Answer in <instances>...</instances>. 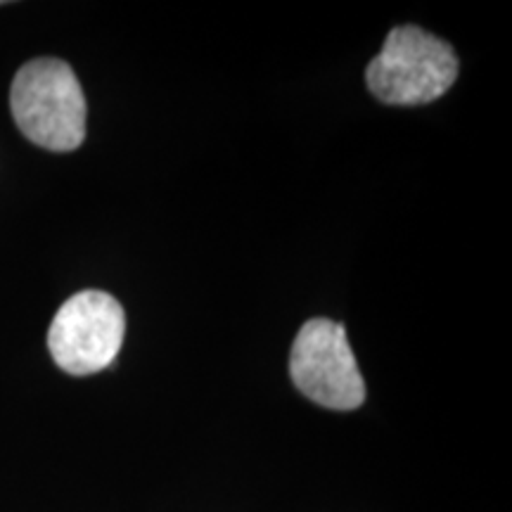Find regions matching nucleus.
<instances>
[{"instance_id":"1","label":"nucleus","mask_w":512,"mask_h":512,"mask_svg":"<svg viewBox=\"0 0 512 512\" xmlns=\"http://www.w3.org/2000/svg\"><path fill=\"white\" fill-rule=\"evenodd\" d=\"M19 131L50 152H72L86 138V98L74 69L55 57H38L19 69L10 88Z\"/></svg>"},{"instance_id":"2","label":"nucleus","mask_w":512,"mask_h":512,"mask_svg":"<svg viewBox=\"0 0 512 512\" xmlns=\"http://www.w3.org/2000/svg\"><path fill=\"white\" fill-rule=\"evenodd\" d=\"M458 79V57L430 31L396 27L366 69L370 93L387 105L415 107L439 100Z\"/></svg>"},{"instance_id":"3","label":"nucleus","mask_w":512,"mask_h":512,"mask_svg":"<svg viewBox=\"0 0 512 512\" xmlns=\"http://www.w3.org/2000/svg\"><path fill=\"white\" fill-rule=\"evenodd\" d=\"M290 377L306 399L332 411H356L366 401V382L337 320L304 323L290 351Z\"/></svg>"},{"instance_id":"4","label":"nucleus","mask_w":512,"mask_h":512,"mask_svg":"<svg viewBox=\"0 0 512 512\" xmlns=\"http://www.w3.org/2000/svg\"><path fill=\"white\" fill-rule=\"evenodd\" d=\"M126 335V313L112 294L83 290L55 313L48 349L57 368L69 375H93L110 368Z\"/></svg>"}]
</instances>
